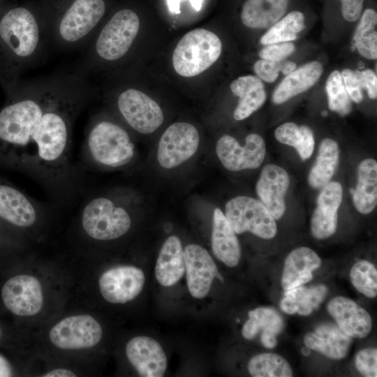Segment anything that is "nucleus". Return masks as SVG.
Segmentation results:
<instances>
[{"instance_id": "f257e3e1", "label": "nucleus", "mask_w": 377, "mask_h": 377, "mask_svg": "<svg viewBox=\"0 0 377 377\" xmlns=\"http://www.w3.org/2000/svg\"><path fill=\"white\" fill-rule=\"evenodd\" d=\"M5 91L0 168L33 179L59 204L71 202L82 184L71 145L73 124L93 94L88 79L60 72L20 80Z\"/></svg>"}, {"instance_id": "f03ea898", "label": "nucleus", "mask_w": 377, "mask_h": 377, "mask_svg": "<svg viewBox=\"0 0 377 377\" xmlns=\"http://www.w3.org/2000/svg\"><path fill=\"white\" fill-rule=\"evenodd\" d=\"M50 50L44 19L22 6L6 12L0 18V83L5 91L26 70L41 64Z\"/></svg>"}, {"instance_id": "7ed1b4c3", "label": "nucleus", "mask_w": 377, "mask_h": 377, "mask_svg": "<svg viewBox=\"0 0 377 377\" xmlns=\"http://www.w3.org/2000/svg\"><path fill=\"white\" fill-rule=\"evenodd\" d=\"M139 29L140 19L133 10L117 11L83 48V54L72 71L88 79L102 64L123 59L132 47Z\"/></svg>"}, {"instance_id": "20e7f679", "label": "nucleus", "mask_w": 377, "mask_h": 377, "mask_svg": "<svg viewBox=\"0 0 377 377\" xmlns=\"http://www.w3.org/2000/svg\"><path fill=\"white\" fill-rule=\"evenodd\" d=\"M105 8L104 0H73L56 17L44 19L50 49L84 48L97 31Z\"/></svg>"}, {"instance_id": "39448f33", "label": "nucleus", "mask_w": 377, "mask_h": 377, "mask_svg": "<svg viewBox=\"0 0 377 377\" xmlns=\"http://www.w3.org/2000/svg\"><path fill=\"white\" fill-rule=\"evenodd\" d=\"M134 155V144L120 125L99 117L87 124L81 150L86 168H121L131 163Z\"/></svg>"}, {"instance_id": "423d86ee", "label": "nucleus", "mask_w": 377, "mask_h": 377, "mask_svg": "<svg viewBox=\"0 0 377 377\" xmlns=\"http://www.w3.org/2000/svg\"><path fill=\"white\" fill-rule=\"evenodd\" d=\"M82 207L81 226L86 235L93 239H116L127 233L131 227L128 211L110 197H94Z\"/></svg>"}, {"instance_id": "0eeeda50", "label": "nucleus", "mask_w": 377, "mask_h": 377, "mask_svg": "<svg viewBox=\"0 0 377 377\" xmlns=\"http://www.w3.org/2000/svg\"><path fill=\"white\" fill-rule=\"evenodd\" d=\"M222 43L211 31L196 29L186 34L175 48L172 61L183 77L198 75L209 68L221 55Z\"/></svg>"}, {"instance_id": "6e6552de", "label": "nucleus", "mask_w": 377, "mask_h": 377, "mask_svg": "<svg viewBox=\"0 0 377 377\" xmlns=\"http://www.w3.org/2000/svg\"><path fill=\"white\" fill-rule=\"evenodd\" d=\"M224 215L236 234L248 231L265 239L276 234L275 219L259 200L235 197L226 203Z\"/></svg>"}, {"instance_id": "1a4fd4ad", "label": "nucleus", "mask_w": 377, "mask_h": 377, "mask_svg": "<svg viewBox=\"0 0 377 377\" xmlns=\"http://www.w3.org/2000/svg\"><path fill=\"white\" fill-rule=\"evenodd\" d=\"M115 104L127 124L140 133H151L163 124L164 116L161 107L138 89L128 88L121 91Z\"/></svg>"}, {"instance_id": "9d476101", "label": "nucleus", "mask_w": 377, "mask_h": 377, "mask_svg": "<svg viewBox=\"0 0 377 377\" xmlns=\"http://www.w3.org/2000/svg\"><path fill=\"white\" fill-rule=\"evenodd\" d=\"M200 144L198 129L186 122L171 124L162 134L157 150V160L161 167L171 169L191 158Z\"/></svg>"}, {"instance_id": "9b49d317", "label": "nucleus", "mask_w": 377, "mask_h": 377, "mask_svg": "<svg viewBox=\"0 0 377 377\" xmlns=\"http://www.w3.org/2000/svg\"><path fill=\"white\" fill-rule=\"evenodd\" d=\"M103 330L98 321L89 315H76L59 321L50 330L51 342L64 350L91 348L99 343Z\"/></svg>"}, {"instance_id": "f8f14e48", "label": "nucleus", "mask_w": 377, "mask_h": 377, "mask_svg": "<svg viewBox=\"0 0 377 377\" xmlns=\"http://www.w3.org/2000/svg\"><path fill=\"white\" fill-rule=\"evenodd\" d=\"M43 206L6 179L0 178V221L29 229L43 214Z\"/></svg>"}, {"instance_id": "ddd939ff", "label": "nucleus", "mask_w": 377, "mask_h": 377, "mask_svg": "<svg viewBox=\"0 0 377 377\" xmlns=\"http://www.w3.org/2000/svg\"><path fill=\"white\" fill-rule=\"evenodd\" d=\"M216 153L222 165L235 172L258 168L264 161L266 147L263 138L257 133L248 135L244 146L235 138L225 135L217 141Z\"/></svg>"}, {"instance_id": "4468645a", "label": "nucleus", "mask_w": 377, "mask_h": 377, "mask_svg": "<svg viewBox=\"0 0 377 377\" xmlns=\"http://www.w3.org/2000/svg\"><path fill=\"white\" fill-rule=\"evenodd\" d=\"M5 306L20 316L37 314L43 304V295L39 281L34 276L20 274L9 279L1 289Z\"/></svg>"}, {"instance_id": "2eb2a0df", "label": "nucleus", "mask_w": 377, "mask_h": 377, "mask_svg": "<svg viewBox=\"0 0 377 377\" xmlns=\"http://www.w3.org/2000/svg\"><path fill=\"white\" fill-rule=\"evenodd\" d=\"M144 272L132 265H121L106 270L98 285L103 298L110 303L125 304L135 299L142 290Z\"/></svg>"}, {"instance_id": "dca6fc26", "label": "nucleus", "mask_w": 377, "mask_h": 377, "mask_svg": "<svg viewBox=\"0 0 377 377\" xmlns=\"http://www.w3.org/2000/svg\"><path fill=\"white\" fill-rule=\"evenodd\" d=\"M184 258L188 289L194 298L205 297L215 277L223 281L212 258L201 246L195 244L186 246Z\"/></svg>"}, {"instance_id": "f3484780", "label": "nucleus", "mask_w": 377, "mask_h": 377, "mask_svg": "<svg viewBox=\"0 0 377 377\" xmlns=\"http://www.w3.org/2000/svg\"><path fill=\"white\" fill-rule=\"evenodd\" d=\"M126 355L140 376L161 377L167 368V357L161 344L147 336H137L126 346Z\"/></svg>"}, {"instance_id": "a211bd4d", "label": "nucleus", "mask_w": 377, "mask_h": 377, "mask_svg": "<svg viewBox=\"0 0 377 377\" xmlns=\"http://www.w3.org/2000/svg\"><path fill=\"white\" fill-rule=\"evenodd\" d=\"M342 197V186L337 182H330L322 187L311 220V231L315 238L324 239L335 233Z\"/></svg>"}, {"instance_id": "6ab92c4d", "label": "nucleus", "mask_w": 377, "mask_h": 377, "mask_svg": "<svg viewBox=\"0 0 377 377\" xmlns=\"http://www.w3.org/2000/svg\"><path fill=\"white\" fill-rule=\"evenodd\" d=\"M289 185V175L281 167L269 164L263 168L256 191L274 219H279L285 213V197Z\"/></svg>"}, {"instance_id": "aec40b11", "label": "nucleus", "mask_w": 377, "mask_h": 377, "mask_svg": "<svg viewBox=\"0 0 377 377\" xmlns=\"http://www.w3.org/2000/svg\"><path fill=\"white\" fill-rule=\"evenodd\" d=\"M327 308L339 327L348 336L363 339L370 333L372 320L369 313L353 300L335 297L329 302Z\"/></svg>"}, {"instance_id": "412c9836", "label": "nucleus", "mask_w": 377, "mask_h": 377, "mask_svg": "<svg viewBox=\"0 0 377 377\" xmlns=\"http://www.w3.org/2000/svg\"><path fill=\"white\" fill-rule=\"evenodd\" d=\"M214 255L230 267H236L241 258V246L236 233L219 208L213 214L211 237Z\"/></svg>"}, {"instance_id": "4be33fe9", "label": "nucleus", "mask_w": 377, "mask_h": 377, "mask_svg": "<svg viewBox=\"0 0 377 377\" xmlns=\"http://www.w3.org/2000/svg\"><path fill=\"white\" fill-rule=\"evenodd\" d=\"M321 260L308 247L293 250L286 257L281 279L284 290L302 286L313 278L312 272L320 267Z\"/></svg>"}, {"instance_id": "5701e85b", "label": "nucleus", "mask_w": 377, "mask_h": 377, "mask_svg": "<svg viewBox=\"0 0 377 377\" xmlns=\"http://www.w3.org/2000/svg\"><path fill=\"white\" fill-rule=\"evenodd\" d=\"M304 342L311 350L330 359L341 360L347 355L352 339L338 325L325 323L320 325L313 332L308 333Z\"/></svg>"}, {"instance_id": "b1692460", "label": "nucleus", "mask_w": 377, "mask_h": 377, "mask_svg": "<svg viewBox=\"0 0 377 377\" xmlns=\"http://www.w3.org/2000/svg\"><path fill=\"white\" fill-rule=\"evenodd\" d=\"M185 274L184 250L179 238L172 235L163 244L155 265V276L163 286L176 284Z\"/></svg>"}, {"instance_id": "393cba45", "label": "nucleus", "mask_w": 377, "mask_h": 377, "mask_svg": "<svg viewBox=\"0 0 377 377\" xmlns=\"http://www.w3.org/2000/svg\"><path fill=\"white\" fill-rule=\"evenodd\" d=\"M232 92L239 97L233 117L243 120L260 108L265 102L267 94L261 80L253 75L241 76L232 82Z\"/></svg>"}, {"instance_id": "a878e982", "label": "nucleus", "mask_w": 377, "mask_h": 377, "mask_svg": "<svg viewBox=\"0 0 377 377\" xmlns=\"http://www.w3.org/2000/svg\"><path fill=\"white\" fill-rule=\"evenodd\" d=\"M323 71V66L318 61L309 62L294 70L274 89L272 101L281 104L306 91L318 80Z\"/></svg>"}, {"instance_id": "bb28decb", "label": "nucleus", "mask_w": 377, "mask_h": 377, "mask_svg": "<svg viewBox=\"0 0 377 377\" xmlns=\"http://www.w3.org/2000/svg\"><path fill=\"white\" fill-rule=\"evenodd\" d=\"M288 3L289 0H246L241 20L249 28H269L286 14Z\"/></svg>"}, {"instance_id": "cd10ccee", "label": "nucleus", "mask_w": 377, "mask_h": 377, "mask_svg": "<svg viewBox=\"0 0 377 377\" xmlns=\"http://www.w3.org/2000/svg\"><path fill=\"white\" fill-rule=\"evenodd\" d=\"M350 191L359 212L367 214L374 209L377 204V162L374 159L367 158L360 163L356 188Z\"/></svg>"}, {"instance_id": "c85d7f7f", "label": "nucleus", "mask_w": 377, "mask_h": 377, "mask_svg": "<svg viewBox=\"0 0 377 377\" xmlns=\"http://www.w3.org/2000/svg\"><path fill=\"white\" fill-rule=\"evenodd\" d=\"M339 161V147L331 139H324L319 147L316 161L308 177L309 185L313 188H320L330 182Z\"/></svg>"}, {"instance_id": "c756f323", "label": "nucleus", "mask_w": 377, "mask_h": 377, "mask_svg": "<svg viewBox=\"0 0 377 377\" xmlns=\"http://www.w3.org/2000/svg\"><path fill=\"white\" fill-rule=\"evenodd\" d=\"M354 33L353 47L364 57L376 59L377 57V13L372 8L362 13Z\"/></svg>"}, {"instance_id": "7c9ffc66", "label": "nucleus", "mask_w": 377, "mask_h": 377, "mask_svg": "<svg viewBox=\"0 0 377 377\" xmlns=\"http://www.w3.org/2000/svg\"><path fill=\"white\" fill-rule=\"evenodd\" d=\"M274 136L279 142L295 148L303 161L312 155L315 142L313 131L309 126L286 122L275 130Z\"/></svg>"}, {"instance_id": "2f4dec72", "label": "nucleus", "mask_w": 377, "mask_h": 377, "mask_svg": "<svg viewBox=\"0 0 377 377\" xmlns=\"http://www.w3.org/2000/svg\"><path fill=\"white\" fill-rule=\"evenodd\" d=\"M304 20V14L297 10L284 15L262 36L261 44L268 45L295 40L305 27Z\"/></svg>"}, {"instance_id": "473e14b6", "label": "nucleus", "mask_w": 377, "mask_h": 377, "mask_svg": "<svg viewBox=\"0 0 377 377\" xmlns=\"http://www.w3.org/2000/svg\"><path fill=\"white\" fill-rule=\"evenodd\" d=\"M248 370L253 377H290L293 371L282 356L272 353L253 356L249 362Z\"/></svg>"}, {"instance_id": "72a5a7b5", "label": "nucleus", "mask_w": 377, "mask_h": 377, "mask_svg": "<svg viewBox=\"0 0 377 377\" xmlns=\"http://www.w3.org/2000/svg\"><path fill=\"white\" fill-rule=\"evenodd\" d=\"M327 292V288L323 284L309 288L300 286L286 290L284 296L294 300L297 306V313L308 316L320 306Z\"/></svg>"}, {"instance_id": "f704fd0d", "label": "nucleus", "mask_w": 377, "mask_h": 377, "mask_svg": "<svg viewBox=\"0 0 377 377\" xmlns=\"http://www.w3.org/2000/svg\"><path fill=\"white\" fill-rule=\"evenodd\" d=\"M329 108L341 116L349 114L352 109L351 98L345 87L339 71H333L326 82Z\"/></svg>"}, {"instance_id": "c9c22d12", "label": "nucleus", "mask_w": 377, "mask_h": 377, "mask_svg": "<svg viewBox=\"0 0 377 377\" xmlns=\"http://www.w3.org/2000/svg\"><path fill=\"white\" fill-rule=\"evenodd\" d=\"M353 286L365 296L374 298L377 295V270L367 260H360L354 264L350 272Z\"/></svg>"}, {"instance_id": "e433bc0d", "label": "nucleus", "mask_w": 377, "mask_h": 377, "mask_svg": "<svg viewBox=\"0 0 377 377\" xmlns=\"http://www.w3.org/2000/svg\"><path fill=\"white\" fill-rule=\"evenodd\" d=\"M249 317L253 318L260 330L279 334L284 328V321L276 311L269 307H259L249 312Z\"/></svg>"}, {"instance_id": "4c0bfd02", "label": "nucleus", "mask_w": 377, "mask_h": 377, "mask_svg": "<svg viewBox=\"0 0 377 377\" xmlns=\"http://www.w3.org/2000/svg\"><path fill=\"white\" fill-rule=\"evenodd\" d=\"M357 371L366 377L377 376V350L368 348L357 353L355 357Z\"/></svg>"}, {"instance_id": "58836bf2", "label": "nucleus", "mask_w": 377, "mask_h": 377, "mask_svg": "<svg viewBox=\"0 0 377 377\" xmlns=\"http://www.w3.org/2000/svg\"><path fill=\"white\" fill-rule=\"evenodd\" d=\"M295 50V45L290 42L274 43L263 48L259 56L261 59L280 62L290 55Z\"/></svg>"}, {"instance_id": "ea45409f", "label": "nucleus", "mask_w": 377, "mask_h": 377, "mask_svg": "<svg viewBox=\"0 0 377 377\" xmlns=\"http://www.w3.org/2000/svg\"><path fill=\"white\" fill-rule=\"evenodd\" d=\"M341 75L350 98L355 103H360L363 99V89L357 70L344 69Z\"/></svg>"}, {"instance_id": "a19ab883", "label": "nucleus", "mask_w": 377, "mask_h": 377, "mask_svg": "<svg viewBox=\"0 0 377 377\" xmlns=\"http://www.w3.org/2000/svg\"><path fill=\"white\" fill-rule=\"evenodd\" d=\"M281 64V61L261 59L255 63L253 70L260 79L267 82H273L278 77Z\"/></svg>"}, {"instance_id": "79ce46f5", "label": "nucleus", "mask_w": 377, "mask_h": 377, "mask_svg": "<svg viewBox=\"0 0 377 377\" xmlns=\"http://www.w3.org/2000/svg\"><path fill=\"white\" fill-rule=\"evenodd\" d=\"M341 5V14L348 22H355L360 19L362 13L364 0H339Z\"/></svg>"}, {"instance_id": "37998d69", "label": "nucleus", "mask_w": 377, "mask_h": 377, "mask_svg": "<svg viewBox=\"0 0 377 377\" xmlns=\"http://www.w3.org/2000/svg\"><path fill=\"white\" fill-rule=\"evenodd\" d=\"M362 89H366L369 98H376L377 96V77L376 73L371 69L362 71H357Z\"/></svg>"}, {"instance_id": "c03bdc74", "label": "nucleus", "mask_w": 377, "mask_h": 377, "mask_svg": "<svg viewBox=\"0 0 377 377\" xmlns=\"http://www.w3.org/2000/svg\"><path fill=\"white\" fill-rule=\"evenodd\" d=\"M260 330V327L256 321L253 318H249L243 325L242 334L246 339L251 340L256 337Z\"/></svg>"}, {"instance_id": "a18cd8bd", "label": "nucleus", "mask_w": 377, "mask_h": 377, "mask_svg": "<svg viewBox=\"0 0 377 377\" xmlns=\"http://www.w3.org/2000/svg\"><path fill=\"white\" fill-rule=\"evenodd\" d=\"M183 0H166L168 8L170 13L174 14L180 13V3ZM192 8L200 11L204 0H188Z\"/></svg>"}, {"instance_id": "49530a36", "label": "nucleus", "mask_w": 377, "mask_h": 377, "mask_svg": "<svg viewBox=\"0 0 377 377\" xmlns=\"http://www.w3.org/2000/svg\"><path fill=\"white\" fill-rule=\"evenodd\" d=\"M280 308L282 311L288 314H294L297 311V306L294 300L288 297L284 296L280 302Z\"/></svg>"}, {"instance_id": "de8ad7c7", "label": "nucleus", "mask_w": 377, "mask_h": 377, "mask_svg": "<svg viewBox=\"0 0 377 377\" xmlns=\"http://www.w3.org/2000/svg\"><path fill=\"white\" fill-rule=\"evenodd\" d=\"M276 334L273 332L263 331L260 337L262 344L267 348H273L277 343Z\"/></svg>"}, {"instance_id": "09e8293b", "label": "nucleus", "mask_w": 377, "mask_h": 377, "mask_svg": "<svg viewBox=\"0 0 377 377\" xmlns=\"http://www.w3.org/2000/svg\"><path fill=\"white\" fill-rule=\"evenodd\" d=\"M43 377H75L76 376L75 374L66 369H53L45 375L43 376Z\"/></svg>"}, {"instance_id": "8fccbe9b", "label": "nucleus", "mask_w": 377, "mask_h": 377, "mask_svg": "<svg viewBox=\"0 0 377 377\" xmlns=\"http://www.w3.org/2000/svg\"><path fill=\"white\" fill-rule=\"evenodd\" d=\"M295 63L290 61H286L281 64L280 71L283 75H287L295 70Z\"/></svg>"}, {"instance_id": "3c124183", "label": "nucleus", "mask_w": 377, "mask_h": 377, "mask_svg": "<svg viewBox=\"0 0 377 377\" xmlns=\"http://www.w3.org/2000/svg\"><path fill=\"white\" fill-rule=\"evenodd\" d=\"M10 369L6 360L0 357V376H10Z\"/></svg>"}, {"instance_id": "603ef678", "label": "nucleus", "mask_w": 377, "mask_h": 377, "mask_svg": "<svg viewBox=\"0 0 377 377\" xmlns=\"http://www.w3.org/2000/svg\"><path fill=\"white\" fill-rule=\"evenodd\" d=\"M302 353L304 356H309L311 353V349L309 348L307 346H305L302 348Z\"/></svg>"}, {"instance_id": "864d4df0", "label": "nucleus", "mask_w": 377, "mask_h": 377, "mask_svg": "<svg viewBox=\"0 0 377 377\" xmlns=\"http://www.w3.org/2000/svg\"><path fill=\"white\" fill-rule=\"evenodd\" d=\"M322 115L324 116V117L327 116V111H323V112H322Z\"/></svg>"}, {"instance_id": "5fc2aeb1", "label": "nucleus", "mask_w": 377, "mask_h": 377, "mask_svg": "<svg viewBox=\"0 0 377 377\" xmlns=\"http://www.w3.org/2000/svg\"><path fill=\"white\" fill-rule=\"evenodd\" d=\"M1 337H2V330H1V329L0 327V339H1Z\"/></svg>"}]
</instances>
